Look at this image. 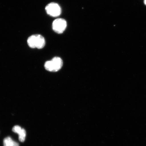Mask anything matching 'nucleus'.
Masks as SVG:
<instances>
[{"mask_svg": "<svg viewBox=\"0 0 146 146\" xmlns=\"http://www.w3.org/2000/svg\"><path fill=\"white\" fill-rule=\"evenodd\" d=\"M29 46L31 48L42 49L44 47L45 40L43 36L39 34L31 36L27 40Z\"/></svg>", "mask_w": 146, "mask_h": 146, "instance_id": "obj_1", "label": "nucleus"}, {"mask_svg": "<svg viewBox=\"0 0 146 146\" xmlns=\"http://www.w3.org/2000/svg\"><path fill=\"white\" fill-rule=\"evenodd\" d=\"M63 65V61L61 58L55 57L51 61L46 62L44 67L49 72H56L62 68Z\"/></svg>", "mask_w": 146, "mask_h": 146, "instance_id": "obj_2", "label": "nucleus"}, {"mask_svg": "<svg viewBox=\"0 0 146 146\" xmlns=\"http://www.w3.org/2000/svg\"><path fill=\"white\" fill-rule=\"evenodd\" d=\"M45 10L48 15L56 17L61 15L62 10L60 5L55 3H51L45 7Z\"/></svg>", "mask_w": 146, "mask_h": 146, "instance_id": "obj_3", "label": "nucleus"}, {"mask_svg": "<svg viewBox=\"0 0 146 146\" xmlns=\"http://www.w3.org/2000/svg\"><path fill=\"white\" fill-rule=\"evenodd\" d=\"M66 21L63 18H58L54 20L52 24L53 30L56 33H63L67 27Z\"/></svg>", "mask_w": 146, "mask_h": 146, "instance_id": "obj_4", "label": "nucleus"}, {"mask_svg": "<svg viewBox=\"0 0 146 146\" xmlns=\"http://www.w3.org/2000/svg\"><path fill=\"white\" fill-rule=\"evenodd\" d=\"M12 131L19 135V140L20 142H23L25 141L26 135L25 129L21 128L19 125H15L13 128Z\"/></svg>", "mask_w": 146, "mask_h": 146, "instance_id": "obj_5", "label": "nucleus"}, {"mask_svg": "<svg viewBox=\"0 0 146 146\" xmlns=\"http://www.w3.org/2000/svg\"><path fill=\"white\" fill-rule=\"evenodd\" d=\"M3 146H19V144L13 141L10 137H7L3 140Z\"/></svg>", "mask_w": 146, "mask_h": 146, "instance_id": "obj_6", "label": "nucleus"}, {"mask_svg": "<svg viewBox=\"0 0 146 146\" xmlns=\"http://www.w3.org/2000/svg\"><path fill=\"white\" fill-rule=\"evenodd\" d=\"M144 3L146 5V0H144Z\"/></svg>", "mask_w": 146, "mask_h": 146, "instance_id": "obj_7", "label": "nucleus"}]
</instances>
